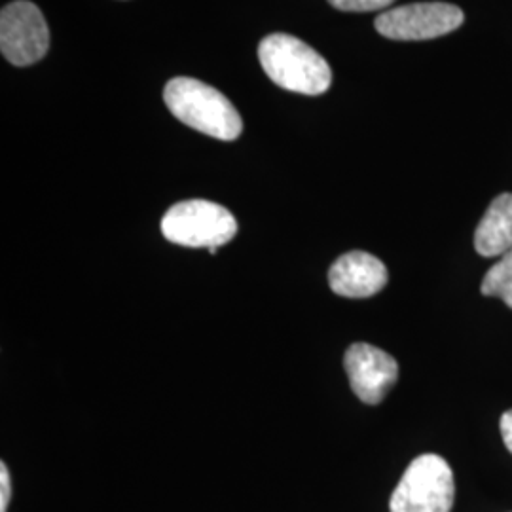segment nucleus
Segmentation results:
<instances>
[{
  "instance_id": "nucleus-5",
  "label": "nucleus",
  "mask_w": 512,
  "mask_h": 512,
  "mask_svg": "<svg viewBox=\"0 0 512 512\" xmlns=\"http://www.w3.org/2000/svg\"><path fill=\"white\" fill-rule=\"evenodd\" d=\"M50 48V29L29 0H16L2 8L0 14V50L16 67L38 63Z\"/></svg>"
},
{
  "instance_id": "nucleus-7",
  "label": "nucleus",
  "mask_w": 512,
  "mask_h": 512,
  "mask_svg": "<svg viewBox=\"0 0 512 512\" xmlns=\"http://www.w3.org/2000/svg\"><path fill=\"white\" fill-rule=\"evenodd\" d=\"M344 366L353 393L366 404H380L399 378L397 361L370 344H353L346 351Z\"/></svg>"
},
{
  "instance_id": "nucleus-1",
  "label": "nucleus",
  "mask_w": 512,
  "mask_h": 512,
  "mask_svg": "<svg viewBox=\"0 0 512 512\" xmlns=\"http://www.w3.org/2000/svg\"><path fill=\"white\" fill-rule=\"evenodd\" d=\"M164 101L171 114L203 135L236 141L243 122L236 107L215 88L200 80L179 76L167 82Z\"/></svg>"
},
{
  "instance_id": "nucleus-12",
  "label": "nucleus",
  "mask_w": 512,
  "mask_h": 512,
  "mask_svg": "<svg viewBox=\"0 0 512 512\" xmlns=\"http://www.w3.org/2000/svg\"><path fill=\"white\" fill-rule=\"evenodd\" d=\"M12 497V482L6 463L0 465V512L8 511V503Z\"/></svg>"
},
{
  "instance_id": "nucleus-10",
  "label": "nucleus",
  "mask_w": 512,
  "mask_h": 512,
  "mask_svg": "<svg viewBox=\"0 0 512 512\" xmlns=\"http://www.w3.org/2000/svg\"><path fill=\"white\" fill-rule=\"evenodd\" d=\"M480 291L484 296L501 298L512 308V249L509 253L499 256V260L484 275Z\"/></svg>"
},
{
  "instance_id": "nucleus-8",
  "label": "nucleus",
  "mask_w": 512,
  "mask_h": 512,
  "mask_svg": "<svg viewBox=\"0 0 512 512\" xmlns=\"http://www.w3.org/2000/svg\"><path fill=\"white\" fill-rule=\"evenodd\" d=\"M389 281L384 262L365 251L340 256L329 272L330 289L346 298H368L380 293Z\"/></svg>"
},
{
  "instance_id": "nucleus-4",
  "label": "nucleus",
  "mask_w": 512,
  "mask_h": 512,
  "mask_svg": "<svg viewBox=\"0 0 512 512\" xmlns=\"http://www.w3.org/2000/svg\"><path fill=\"white\" fill-rule=\"evenodd\" d=\"M454 473L437 454L414 459L389 501L391 512H450L454 505Z\"/></svg>"
},
{
  "instance_id": "nucleus-3",
  "label": "nucleus",
  "mask_w": 512,
  "mask_h": 512,
  "mask_svg": "<svg viewBox=\"0 0 512 512\" xmlns=\"http://www.w3.org/2000/svg\"><path fill=\"white\" fill-rule=\"evenodd\" d=\"M162 234L181 247L213 249L236 238L238 220L219 203L188 200L173 205L165 213Z\"/></svg>"
},
{
  "instance_id": "nucleus-2",
  "label": "nucleus",
  "mask_w": 512,
  "mask_h": 512,
  "mask_svg": "<svg viewBox=\"0 0 512 512\" xmlns=\"http://www.w3.org/2000/svg\"><path fill=\"white\" fill-rule=\"evenodd\" d=\"M258 59L270 80L287 92L321 95L330 88L332 71L327 59L291 35L275 33L264 38Z\"/></svg>"
},
{
  "instance_id": "nucleus-6",
  "label": "nucleus",
  "mask_w": 512,
  "mask_h": 512,
  "mask_svg": "<svg viewBox=\"0 0 512 512\" xmlns=\"http://www.w3.org/2000/svg\"><path fill=\"white\" fill-rule=\"evenodd\" d=\"M465 14L448 2H418L387 10L376 18L378 33L391 40H429L454 33Z\"/></svg>"
},
{
  "instance_id": "nucleus-9",
  "label": "nucleus",
  "mask_w": 512,
  "mask_h": 512,
  "mask_svg": "<svg viewBox=\"0 0 512 512\" xmlns=\"http://www.w3.org/2000/svg\"><path fill=\"white\" fill-rule=\"evenodd\" d=\"M476 253L486 258L503 256L512 249V194H501L490 203L475 232Z\"/></svg>"
},
{
  "instance_id": "nucleus-13",
  "label": "nucleus",
  "mask_w": 512,
  "mask_h": 512,
  "mask_svg": "<svg viewBox=\"0 0 512 512\" xmlns=\"http://www.w3.org/2000/svg\"><path fill=\"white\" fill-rule=\"evenodd\" d=\"M499 427H501V437H503V442H505L507 450L512 454V410L505 412V414L501 416Z\"/></svg>"
},
{
  "instance_id": "nucleus-11",
  "label": "nucleus",
  "mask_w": 512,
  "mask_h": 512,
  "mask_svg": "<svg viewBox=\"0 0 512 512\" xmlns=\"http://www.w3.org/2000/svg\"><path fill=\"white\" fill-rule=\"evenodd\" d=\"M330 6L342 12H376L384 10L395 0H329Z\"/></svg>"
}]
</instances>
